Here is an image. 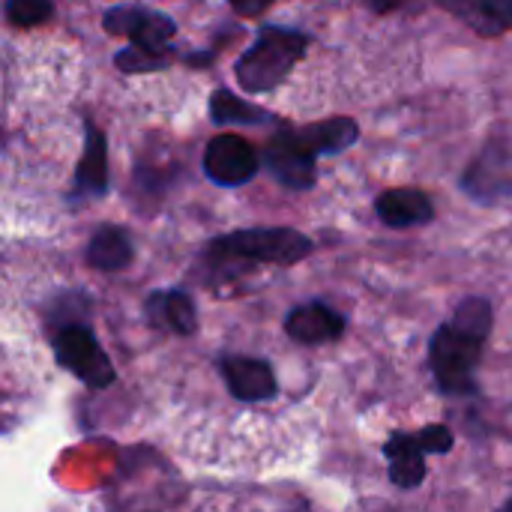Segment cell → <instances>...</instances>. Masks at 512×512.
I'll list each match as a JSON object with an SVG mask.
<instances>
[{
  "label": "cell",
  "instance_id": "5b68a950",
  "mask_svg": "<svg viewBox=\"0 0 512 512\" xmlns=\"http://www.w3.org/2000/svg\"><path fill=\"white\" fill-rule=\"evenodd\" d=\"M51 351H54V363L63 372H69L75 381H81L87 390H108L117 381L114 363L99 345V336L87 321L69 318L63 324H54Z\"/></svg>",
  "mask_w": 512,
  "mask_h": 512
},
{
  "label": "cell",
  "instance_id": "d6986e66",
  "mask_svg": "<svg viewBox=\"0 0 512 512\" xmlns=\"http://www.w3.org/2000/svg\"><path fill=\"white\" fill-rule=\"evenodd\" d=\"M3 9H6V21L12 27L30 30V27H39V24L51 21L54 0H6Z\"/></svg>",
  "mask_w": 512,
  "mask_h": 512
},
{
  "label": "cell",
  "instance_id": "8992f818",
  "mask_svg": "<svg viewBox=\"0 0 512 512\" xmlns=\"http://www.w3.org/2000/svg\"><path fill=\"white\" fill-rule=\"evenodd\" d=\"M456 447V438L450 426L432 423L417 432H393L384 441V459L390 462L387 477L399 492H414L426 483V459L429 456H447Z\"/></svg>",
  "mask_w": 512,
  "mask_h": 512
},
{
  "label": "cell",
  "instance_id": "ffe728a7",
  "mask_svg": "<svg viewBox=\"0 0 512 512\" xmlns=\"http://www.w3.org/2000/svg\"><path fill=\"white\" fill-rule=\"evenodd\" d=\"M273 3H276V0H228V6H231L237 15H243V18H258V15H264Z\"/></svg>",
  "mask_w": 512,
  "mask_h": 512
},
{
  "label": "cell",
  "instance_id": "2e32d148",
  "mask_svg": "<svg viewBox=\"0 0 512 512\" xmlns=\"http://www.w3.org/2000/svg\"><path fill=\"white\" fill-rule=\"evenodd\" d=\"M84 261H87V267H93L99 273H120V270L132 267V261H135V243H132V237H129L126 228L111 225V222H102L90 234V240H87Z\"/></svg>",
  "mask_w": 512,
  "mask_h": 512
},
{
  "label": "cell",
  "instance_id": "ba28073f",
  "mask_svg": "<svg viewBox=\"0 0 512 512\" xmlns=\"http://www.w3.org/2000/svg\"><path fill=\"white\" fill-rule=\"evenodd\" d=\"M264 171L291 192H309L318 180V153L303 129H279L264 147Z\"/></svg>",
  "mask_w": 512,
  "mask_h": 512
},
{
  "label": "cell",
  "instance_id": "3957f363",
  "mask_svg": "<svg viewBox=\"0 0 512 512\" xmlns=\"http://www.w3.org/2000/svg\"><path fill=\"white\" fill-rule=\"evenodd\" d=\"M315 252V240L297 228L273 225V228H240L219 234L207 243L204 258L213 270H228L225 276H237L255 267H291L306 261Z\"/></svg>",
  "mask_w": 512,
  "mask_h": 512
},
{
  "label": "cell",
  "instance_id": "5bb4252c",
  "mask_svg": "<svg viewBox=\"0 0 512 512\" xmlns=\"http://www.w3.org/2000/svg\"><path fill=\"white\" fill-rule=\"evenodd\" d=\"M375 216L381 219V225H387L393 231H405V228L429 225L435 219V204L423 189L399 186V189H387L375 198Z\"/></svg>",
  "mask_w": 512,
  "mask_h": 512
},
{
  "label": "cell",
  "instance_id": "e0dca14e",
  "mask_svg": "<svg viewBox=\"0 0 512 512\" xmlns=\"http://www.w3.org/2000/svg\"><path fill=\"white\" fill-rule=\"evenodd\" d=\"M210 120L219 129L222 126H264V123H273V114L240 99L228 87H216L210 93Z\"/></svg>",
  "mask_w": 512,
  "mask_h": 512
},
{
  "label": "cell",
  "instance_id": "44dd1931",
  "mask_svg": "<svg viewBox=\"0 0 512 512\" xmlns=\"http://www.w3.org/2000/svg\"><path fill=\"white\" fill-rule=\"evenodd\" d=\"M357 3H363V6L372 9V12H393V9H399L402 3H408V0H357Z\"/></svg>",
  "mask_w": 512,
  "mask_h": 512
},
{
  "label": "cell",
  "instance_id": "4fadbf2b",
  "mask_svg": "<svg viewBox=\"0 0 512 512\" xmlns=\"http://www.w3.org/2000/svg\"><path fill=\"white\" fill-rule=\"evenodd\" d=\"M285 333H288V339H294L297 345L318 348V345L339 342V339L345 336V318H342V312H336L330 303H324V300H309V303L294 306V309L285 315Z\"/></svg>",
  "mask_w": 512,
  "mask_h": 512
},
{
  "label": "cell",
  "instance_id": "7a4b0ae2",
  "mask_svg": "<svg viewBox=\"0 0 512 512\" xmlns=\"http://www.w3.org/2000/svg\"><path fill=\"white\" fill-rule=\"evenodd\" d=\"M102 27L111 36H126L129 45L114 54V66L123 75H147L162 72L174 60H183L180 51L171 48L177 33V21L159 9L141 3H120L105 9Z\"/></svg>",
  "mask_w": 512,
  "mask_h": 512
},
{
  "label": "cell",
  "instance_id": "7c38bea8",
  "mask_svg": "<svg viewBox=\"0 0 512 512\" xmlns=\"http://www.w3.org/2000/svg\"><path fill=\"white\" fill-rule=\"evenodd\" d=\"M141 312H144V321L159 333H171V336L186 339L198 330V306H195L192 294L183 288L150 291L144 297Z\"/></svg>",
  "mask_w": 512,
  "mask_h": 512
},
{
  "label": "cell",
  "instance_id": "6da1fadb",
  "mask_svg": "<svg viewBox=\"0 0 512 512\" xmlns=\"http://www.w3.org/2000/svg\"><path fill=\"white\" fill-rule=\"evenodd\" d=\"M495 324V309L489 297L471 294L456 309L453 318L438 324L429 339V369L438 393L444 396H477V369L486 351V339Z\"/></svg>",
  "mask_w": 512,
  "mask_h": 512
},
{
  "label": "cell",
  "instance_id": "52a82bcc",
  "mask_svg": "<svg viewBox=\"0 0 512 512\" xmlns=\"http://www.w3.org/2000/svg\"><path fill=\"white\" fill-rule=\"evenodd\" d=\"M462 195L474 204L498 207L512 201V135L495 129L459 177Z\"/></svg>",
  "mask_w": 512,
  "mask_h": 512
},
{
  "label": "cell",
  "instance_id": "277c9868",
  "mask_svg": "<svg viewBox=\"0 0 512 512\" xmlns=\"http://www.w3.org/2000/svg\"><path fill=\"white\" fill-rule=\"evenodd\" d=\"M312 36L285 24H264L255 42L237 57L234 75L246 93H270L288 81L297 63L306 57Z\"/></svg>",
  "mask_w": 512,
  "mask_h": 512
},
{
  "label": "cell",
  "instance_id": "9a60e30c",
  "mask_svg": "<svg viewBox=\"0 0 512 512\" xmlns=\"http://www.w3.org/2000/svg\"><path fill=\"white\" fill-rule=\"evenodd\" d=\"M435 3L483 39H495L512 30V0H435Z\"/></svg>",
  "mask_w": 512,
  "mask_h": 512
},
{
  "label": "cell",
  "instance_id": "9c48e42d",
  "mask_svg": "<svg viewBox=\"0 0 512 512\" xmlns=\"http://www.w3.org/2000/svg\"><path fill=\"white\" fill-rule=\"evenodd\" d=\"M261 165L264 162L255 153V147L234 132H219L216 138H210L204 147V159H201L204 177L222 189H237V186L252 183Z\"/></svg>",
  "mask_w": 512,
  "mask_h": 512
},
{
  "label": "cell",
  "instance_id": "8fae6325",
  "mask_svg": "<svg viewBox=\"0 0 512 512\" xmlns=\"http://www.w3.org/2000/svg\"><path fill=\"white\" fill-rule=\"evenodd\" d=\"M219 375L228 387V393L237 402L246 405H258V402H270L279 396V381L276 372L267 360L261 357H246V354H222L219 357Z\"/></svg>",
  "mask_w": 512,
  "mask_h": 512
},
{
  "label": "cell",
  "instance_id": "7402d4cb",
  "mask_svg": "<svg viewBox=\"0 0 512 512\" xmlns=\"http://www.w3.org/2000/svg\"><path fill=\"white\" fill-rule=\"evenodd\" d=\"M504 510H512V498L510 501H504Z\"/></svg>",
  "mask_w": 512,
  "mask_h": 512
},
{
  "label": "cell",
  "instance_id": "30bf717a",
  "mask_svg": "<svg viewBox=\"0 0 512 512\" xmlns=\"http://www.w3.org/2000/svg\"><path fill=\"white\" fill-rule=\"evenodd\" d=\"M105 195H108V138L90 117H84V147L75 162L66 201L78 207V204L99 201Z\"/></svg>",
  "mask_w": 512,
  "mask_h": 512
},
{
  "label": "cell",
  "instance_id": "ac0fdd59",
  "mask_svg": "<svg viewBox=\"0 0 512 512\" xmlns=\"http://www.w3.org/2000/svg\"><path fill=\"white\" fill-rule=\"evenodd\" d=\"M318 156H339L360 141V126L354 117H330L312 126H300Z\"/></svg>",
  "mask_w": 512,
  "mask_h": 512
}]
</instances>
